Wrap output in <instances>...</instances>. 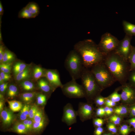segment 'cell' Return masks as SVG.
<instances>
[{
    "instance_id": "6da1fadb",
    "label": "cell",
    "mask_w": 135,
    "mask_h": 135,
    "mask_svg": "<svg viewBox=\"0 0 135 135\" xmlns=\"http://www.w3.org/2000/svg\"><path fill=\"white\" fill-rule=\"evenodd\" d=\"M74 50L80 54L84 66L87 68L103 62L104 58L98 44L90 39L78 42L74 46Z\"/></svg>"
},
{
    "instance_id": "7a4b0ae2",
    "label": "cell",
    "mask_w": 135,
    "mask_h": 135,
    "mask_svg": "<svg viewBox=\"0 0 135 135\" xmlns=\"http://www.w3.org/2000/svg\"><path fill=\"white\" fill-rule=\"evenodd\" d=\"M103 62L116 81L122 85L127 82L130 72L128 60L114 52L105 56Z\"/></svg>"
},
{
    "instance_id": "3957f363",
    "label": "cell",
    "mask_w": 135,
    "mask_h": 135,
    "mask_svg": "<svg viewBox=\"0 0 135 135\" xmlns=\"http://www.w3.org/2000/svg\"><path fill=\"white\" fill-rule=\"evenodd\" d=\"M80 78L82 85L85 92V98L87 102L92 104L95 98L100 95L103 90L98 84L90 70L84 66Z\"/></svg>"
},
{
    "instance_id": "277c9868",
    "label": "cell",
    "mask_w": 135,
    "mask_h": 135,
    "mask_svg": "<svg viewBox=\"0 0 135 135\" xmlns=\"http://www.w3.org/2000/svg\"><path fill=\"white\" fill-rule=\"evenodd\" d=\"M90 70L103 90L116 81L103 61L94 65Z\"/></svg>"
},
{
    "instance_id": "5b68a950",
    "label": "cell",
    "mask_w": 135,
    "mask_h": 135,
    "mask_svg": "<svg viewBox=\"0 0 135 135\" xmlns=\"http://www.w3.org/2000/svg\"><path fill=\"white\" fill-rule=\"evenodd\" d=\"M64 65L72 79L76 80L80 78L84 66L81 57L76 50H74L69 52L65 60Z\"/></svg>"
},
{
    "instance_id": "8992f818",
    "label": "cell",
    "mask_w": 135,
    "mask_h": 135,
    "mask_svg": "<svg viewBox=\"0 0 135 135\" xmlns=\"http://www.w3.org/2000/svg\"><path fill=\"white\" fill-rule=\"evenodd\" d=\"M119 42L116 37L109 33L106 32L102 36L98 45L101 52L105 56L114 52Z\"/></svg>"
},
{
    "instance_id": "52a82bcc",
    "label": "cell",
    "mask_w": 135,
    "mask_h": 135,
    "mask_svg": "<svg viewBox=\"0 0 135 135\" xmlns=\"http://www.w3.org/2000/svg\"><path fill=\"white\" fill-rule=\"evenodd\" d=\"M63 94L70 98H81L85 97L84 90L81 85L77 83L76 80L72 79L63 85L61 88Z\"/></svg>"
},
{
    "instance_id": "ba28073f",
    "label": "cell",
    "mask_w": 135,
    "mask_h": 135,
    "mask_svg": "<svg viewBox=\"0 0 135 135\" xmlns=\"http://www.w3.org/2000/svg\"><path fill=\"white\" fill-rule=\"evenodd\" d=\"M132 36L126 34L124 38L120 41L114 52L125 60H128L132 50L130 42Z\"/></svg>"
},
{
    "instance_id": "9c48e42d",
    "label": "cell",
    "mask_w": 135,
    "mask_h": 135,
    "mask_svg": "<svg viewBox=\"0 0 135 135\" xmlns=\"http://www.w3.org/2000/svg\"><path fill=\"white\" fill-rule=\"evenodd\" d=\"M121 100L126 105H130L135 103V88L128 82L122 85Z\"/></svg>"
},
{
    "instance_id": "30bf717a",
    "label": "cell",
    "mask_w": 135,
    "mask_h": 135,
    "mask_svg": "<svg viewBox=\"0 0 135 135\" xmlns=\"http://www.w3.org/2000/svg\"><path fill=\"white\" fill-rule=\"evenodd\" d=\"M94 108L92 104L80 102L77 111L78 116L82 122L90 119L94 116Z\"/></svg>"
},
{
    "instance_id": "8fae6325",
    "label": "cell",
    "mask_w": 135,
    "mask_h": 135,
    "mask_svg": "<svg viewBox=\"0 0 135 135\" xmlns=\"http://www.w3.org/2000/svg\"><path fill=\"white\" fill-rule=\"evenodd\" d=\"M78 116L77 111L74 110L71 104L68 103L64 107L62 120L68 126H70L76 122Z\"/></svg>"
},
{
    "instance_id": "7c38bea8",
    "label": "cell",
    "mask_w": 135,
    "mask_h": 135,
    "mask_svg": "<svg viewBox=\"0 0 135 135\" xmlns=\"http://www.w3.org/2000/svg\"><path fill=\"white\" fill-rule=\"evenodd\" d=\"M44 77L46 78L54 90L57 88L62 87L59 73L56 69H45Z\"/></svg>"
},
{
    "instance_id": "4fadbf2b",
    "label": "cell",
    "mask_w": 135,
    "mask_h": 135,
    "mask_svg": "<svg viewBox=\"0 0 135 135\" xmlns=\"http://www.w3.org/2000/svg\"><path fill=\"white\" fill-rule=\"evenodd\" d=\"M36 82L40 90L48 96L54 91L46 78H42Z\"/></svg>"
},
{
    "instance_id": "5bb4252c",
    "label": "cell",
    "mask_w": 135,
    "mask_h": 135,
    "mask_svg": "<svg viewBox=\"0 0 135 135\" xmlns=\"http://www.w3.org/2000/svg\"><path fill=\"white\" fill-rule=\"evenodd\" d=\"M0 114L3 124L5 126H9L14 120V114L8 109L2 110Z\"/></svg>"
},
{
    "instance_id": "9a60e30c",
    "label": "cell",
    "mask_w": 135,
    "mask_h": 135,
    "mask_svg": "<svg viewBox=\"0 0 135 135\" xmlns=\"http://www.w3.org/2000/svg\"><path fill=\"white\" fill-rule=\"evenodd\" d=\"M32 66L31 64H29L25 69L19 73L15 77L16 81L19 82L31 79Z\"/></svg>"
},
{
    "instance_id": "2e32d148",
    "label": "cell",
    "mask_w": 135,
    "mask_h": 135,
    "mask_svg": "<svg viewBox=\"0 0 135 135\" xmlns=\"http://www.w3.org/2000/svg\"><path fill=\"white\" fill-rule=\"evenodd\" d=\"M45 69L39 65L32 66L31 77L32 80L36 82L40 78L44 77Z\"/></svg>"
},
{
    "instance_id": "e0dca14e",
    "label": "cell",
    "mask_w": 135,
    "mask_h": 135,
    "mask_svg": "<svg viewBox=\"0 0 135 135\" xmlns=\"http://www.w3.org/2000/svg\"><path fill=\"white\" fill-rule=\"evenodd\" d=\"M29 65L20 61L16 62L13 64L12 69L14 77L25 69Z\"/></svg>"
},
{
    "instance_id": "ac0fdd59",
    "label": "cell",
    "mask_w": 135,
    "mask_h": 135,
    "mask_svg": "<svg viewBox=\"0 0 135 135\" xmlns=\"http://www.w3.org/2000/svg\"><path fill=\"white\" fill-rule=\"evenodd\" d=\"M16 59V56L15 54L7 48H6L1 63H13Z\"/></svg>"
},
{
    "instance_id": "d6986e66",
    "label": "cell",
    "mask_w": 135,
    "mask_h": 135,
    "mask_svg": "<svg viewBox=\"0 0 135 135\" xmlns=\"http://www.w3.org/2000/svg\"><path fill=\"white\" fill-rule=\"evenodd\" d=\"M124 31L126 34L135 36V24L123 20L122 22Z\"/></svg>"
},
{
    "instance_id": "ffe728a7",
    "label": "cell",
    "mask_w": 135,
    "mask_h": 135,
    "mask_svg": "<svg viewBox=\"0 0 135 135\" xmlns=\"http://www.w3.org/2000/svg\"><path fill=\"white\" fill-rule=\"evenodd\" d=\"M32 80H27L19 82L20 86L24 90L29 91L33 90L35 88V85Z\"/></svg>"
},
{
    "instance_id": "44dd1931",
    "label": "cell",
    "mask_w": 135,
    "mask_h": 135,
    "mask_svg": "<svg viewBox=\"0 0 135 135\" xmlns=\"http://www.w3.org/2000/svg\"><path fill=\"white\" fill-rule=\"evenodd\" d=\"M114 112L120 116H126L129 113V107L126 105L116 107L114 109Z\"/></svg>"
},
{
    "instance_id": "7402d4cb",
    "label": "cell",
    "mask_w": 135,
    "mask_h": 135,
    "mask_svg": "<svg viewBox=\"0 0 135 135\" xmlns=\"http://www.w3.org/2000/svg\"><path fill=\"white\" fill-rule=\"evenodd\" d=\"M26 6L30 12L35 17L39 14V7L36 2H30Z\"/></svg>"
},
{
    "instance_id": "603a6c76",
    "label": "cell",
    "mask_w": 135,
    "mask_h": 135,
    "mask_svg": "<svg viewBox=\"0 0 135 135\" xmlns=\"http://www.w3.org/2000/svg\"><path fill=\"white\" fill-rule=\"evenodd\" d=\"M9 107L11 110L16 112L19 111L22 108V105L20 102L16 100H8Z\"/></svg>"
},
{
    "instance_id": "cb8c5ba5",
    "label": "cell",
    "mask_w": 135,
    "mask_h": 135,
    "mask_svg": "<svg viewBox=\"0 0 135 135\" xmlns=\"http://www.w3.org/2000/svg\"><path fill=\"white\" fill-rule=\"evenodd\" d=\"M47 119L45 117L41 122L33 123L32 130L34 132H38L42 130L47 124Z\"/></svg>"
},
{
    "instance_id": "d4e9b609",
    "label": "cell",
    "mask_w": 135,
    "mask_h": 135,
    "mask_svg": "<svg viewBox=\"0 0 135 135\" xmlns=\"http://www.w3.org/2000/svg\"><path fill=\"white\" fill-rule=\"evenodd\" d=\"M128 60L130 64V71L135 70V47L132 46Z\"/></svg>"
},
{
    "instance_id": "484cf974",
    "label": "cell",
    "mask_w": 135,
    "mask_h": 135,
    "mask_svg": "<svg viewBox=\"0 0 135 135\" xmlns=\"http://www.w3.org/2000/svg\"><path fill=\"white\" fill-rule=\"evenodd\" d=\"M18 17L20 18H30L36 17L33 15L25 6L19 12Z\"/></svg>"
},
{
    "instance_id": "4316f807",
    "label": "cell",
    "mask_w": 135,
    "mask_h": 135,
    "mask_svg": "<svg viewBox=\"0 0 135 135\" xmlns=\"http://www.w3.org/2000/svg\"><path fill=\"white\" fill-rule=\"evenodd\" d=\"M13 130L17 133L20 134H27L28 132L22 123H18L16 124L13 128Z\"/></svg>"
},
{
    "instance_id": "83f0119b",
    "label": "cell",
    "mask_w": 135,
    "mask_h": 135,
    "mask_svg": "<svg viewBox=\"0 0 135 135\" xmlns=\"http://www.w3.org/2000/svg\"><path fill=\"white\" fill-rule=\"evenodd\" d=\"M18 92V88L15 85L11 84L8 86L7 94L9 97L13 98L15 97L17 95Z\"/></svg>"
},
{
    "instance_id": "f1b7e54d",
    "label": "cell",
    "mask_w": 135,
    "mask_h": 135,
    "mask_svg": "<svg viewBox=\"0 0 135 135\" xmlns=\"http://www.w3.org/2000/svg\"><path fill=\"white\" fill-rule=\"evenodd\" d=\"M122 86L118 88L115 90L108 97L112 101L117 103L121 100L120 94L118 93V91L120 89H121Z\"/></svg>"
},
{
    "instance_id": "f546056e",
    "label": "cell",
    "mask_w": 135,
    "mask_h": 135,
    "mask_svg": "<svg viewBox=\"0 0 135 135\" xmlns=\"http://www.w3.org/2000/svg\"><path fill=\"white\" fill-rule=\"evenodd\" d=\"M30 107L29 106L25 105L22 108L20 112L19 116L20 120L24 121L28 117Z\"/></svg>"
},
{
    "instance_id": "4dcf8cb0",
    "label": "cell",
    "mask_w": 135,
    "mask_h": 135,
    "mask_svg": "<svg viewBox=\"0 0 135 135\" xmlns=\"http://www.w3.org/2000/svg\"><path fill=\"white\" fill-rule=\"evenodd\" d=\"M36 94V93L34 92H24L22 94L21 98L24 102H29L33 99Z\"/></svg>"
},
{
    "instance_id": "1f68e13d",
    "label": "cell",
    "mask_w": 135,
    "mask_h": 135,
    "mask_svg": "<svg viewBox=\"0 0 135 135\" xmlns=\"http://www.w3.org/2000/svg\"><path fill=\"white\" fill-rule=\"evenodd\" d=\"M48 95L43 93L38 94L36 97V101L38 104L40 105H45L46 102Z\"/></svg>"
},
{
    "instance_id": "d6a6232c",
    "label": "cell",
    "mask_w": 135,
    "mask_h": 135,
    "mask_svg": "<svg viewBox=\"0 0 135 135\" xmlns=\"http://www.w3.org/2000/svg\"><path fill=\"white\" fill-rule=\"evenodd\" d=\"M13 63L9 64H0V71L5 73L10 74Z\"/></svg>"
},
{
    "instance_id": "836d02e7",
    "label": "cell",
    "mask_w": 135,
    "mask_h": 135,
    "mask_svg": "<svg viewBox=\"0 0 135 135\" xmlns=\"http://www.w3.org/2000/svg\"><path fill=\"white\" fill-rule=\"evenodd\" d=\"M131 130L130 126L126 124L122 125L119 128V132L121 135H128Z\"/></svg>"
},
{
    "instance_id": "e575fe53",
    "label": "cell",
    "mask_w": 135,
    "mask_h": 135,
    "mask_svg": "<svg viewBox=\"0 0 135 135\" xmlns=\"http://www.w3.org/2000/svg\"><path fill=\"white\" fill-rule=\"evenodd\" d=\"M45 117L43 111L38 110L36 112L33 120L34 122H39Z\"/></svg>"
},
{
    "instance_id": "d590c367",
    "label": "cell",
    "mask_w": 135,
    "mask_h": 135,
    "mask_svg": "<svg viewBox=\"0 0 135 135\" xmlns=\"http://www.w3.org/2000/svg\"><path fill=\"white\" fill-rule=\"evenodd\" d=\"M128 81L129 84L135 88V70L130 71Z\"/></svg>"
},
{
    "instance_id": "8d00e7d4",
    "label": "cell",
    "mask_w": 135,
    "mask_h": 135,
    "mask_svg": "<svg viewBox=\"0 0 135 135\" xmlns=\"http://www.w3.org/2000/svg\"><path fill=\"white\" fill-rule=\"evenodd\" d=\"M105 98L100 95L97 96L94 99V102L98 106H101L105 104Z\"/></svg>"
},
{
    "instance_id": "74e56055",
    "label": "cell",
    "mask_w": 135,
    "mask_h": 135,
    "mask_svg": "<svg viewBox=\"0 0 135 135\" xmlns=\"http://www.w3.org/2000/svg\"><path fill=\"white\" fill-rule=\"evenodd\" d=\"M38 110V107L35 105L32 106L30 107L28 116L29 119L33 120L36 112Z\"/></svg>"
},
{
    "instance_id": "f35d334b",
    "label": "cell",
    "mask_w": 135,
    "mask_h": 135,
    "mask_svg": "<svg viewBox=\"0 0 135 135\" xmlns=\"http://www.w3.org/2000/svg\"><path fill=\"white\" fill-rule=\"evenodd\" d=\"M93 122L94 126L96 127H100L103 125L104 120L101 118H94L93 119Z\"/></svg>"
},
{
    "instance_id": "ab89813d",
    "label": "cell",
    "mask_w": 135,
    "mask_h": 135,
    "mask_svg": "<svg viewBox=\"0 0 135 135\" xmlns=\"http://www.w3.org/2000/svg\"><path fill=\"white\" fill-rule=\"evenodd\" d=\"M105 114L104 108L99 107L96 109L95 115L97 117H101Z\"/></svg>"
},
{
    "instance_id": "60d3db41",
    "label": "cell",
    "mask_w": 135,
    "mask_h": 135,
    "mask_svg": "<svg viewBox=\"0 0 135 135\" xmlns=\"http://www.w3.org/2000/svg\"><path fill=\"white\" fill-rule=\"evenodd\" d=\"M0 76L4 82H8L12 78L10 74H7L0 71Z\"/></svg>"
},
{
    "instance_id": "b9f144b4",
    "label": "cell",
    "mask_w": 135,
    "mask_h": 135,
    "mask_svg": "<svg viewBox=\"0 0 135 135\" xmlns=\"http://www.w3.org/2000/svg\"><path fill=\"white\" fill-rule=\"evenodd\" d=\"M107 128L108 130L113 134L117 132V130L116 125L110 122L108 124Z\"/></svg>"
},
{
    "instance_id": "7bdbcfd3",
    "label": "cell",
    "mask_w": 135,
    "mask_h": 135,
    "mask_svg": "<svg viewBox=\"0 0 135 135\" xmlns=\"http://www.w3.org/2000/svg\"><path fill=\"white\" fill-rule=\"evenodd\" d=\"M0 40V64L2 62L6 48L2 41V40Z\"/></svg>"
},
{
    "instance_id": "ee69618b",
    "label": "cell",
    "mask_w": 135,
    "mask_h": 135,
    "mask_svg": "<svg viewBox=\"0 0 135 135\" xmlns=\"http://www.w3.org/2000/svg\"><path fill=\"white\" fill-rule=\"evenodd\" d=\"M104 104L106 106L110 107H113L116 105V103L112 101L108 97H107L105 98Z\"/></svg>"
},
{
    "instance_id": "f6af8a7d",
    "label": "cell",
    "mask_w": 135,
    "mask_h": 135,
    "mask_svg": "<svg viewBox=\"0 0 135 135\" xmlns=\"http://www.w3.org/2000/svg\"><path fill=\"white\" fill-rule=\"evenodd\" d=\"M129 107V116L130 118L135 117V108L132 104L130 105Z\"/></svg>"
},
{
    "instance_id": "bcb514c9",
    "label": "cell",
    "mask_w": 135,
    "mask_h": 135,
    "mask_svg": "<svg viewBox=\"0 0 135 135\" xmlns=\"http://www.w3.org/2000/svg\"><path fill=\"white\" fill-rule=\"evenodd\" d=\"M103 130V128L102 127L96 128L94 132V135H101Z\"/></svg>"
},
{
    "instance_id": "7dc6e473",
    "label": "cell",
    "mask_w": 135,
    "mask_h": 135,
    "mask_svg": "<svg viewBox=\"0 0 135 135\" xmlns=\"http://www.w3.org/2000/svg\"><path fill=\"white\" fill-rule=\"evenodd\" d=\"M109 119H113L120 122H121L122 120L121 116L116 114L114 115L110 116Z\"/></svg>"
},
{
    "instance_id": "c3c4849f",
    "label": "cell",
    "mask_w": 135,
    "mask_h": 135,
    "mask_svg": "<svg viewBox=\"0 0 135 135\" xmlns=\"http://www.w3.org/2000/svg\"><path fill=\"white\" fill-rule=\"evenodd\" d=\"M32 120L29 119L28 123L27 129L28 132H30L32 130L33 122Z\"/></svg>"
},
{
    "instance_id": "681fc988",
    "label": "cell",
    "mask_w": 135,
    "mask_h": 135,
    "mask_svg": "<svg viewBox=\"0 0 135 135\" xmlns=\"http://www.w3.org/2000/svg\"><path fill=\"white\" fill-rule=\"evenodd\" d=\"M127 122L130 126H132L135 124V117L129 119L127 120Z\"/></svg>"
},
{
    "instance_id": "f907efd6",
    "label": "cell",
    "mask_w": 135,
    "mask_h": 135,
    "mask_svg": "<svg viewBox=\"0 0 135 135\" xmlns=\"http://www.w3.org/2000/svg\"><path fill=\"white\" fill-rule=\"evenodd\" d=\"M8 82L5 86L0 87V91L1 93H3L6 91L8 86Z\"/></svg>"
},
{
    "instance_id": "816d5d0a",
    "label": "cell",
    "mask_w": 135,
    "mask_h": 135,
    "mask_svg": "<svg viewBox=\"0 0 135 135\" xmlns=\"http://www.w3.org/2000/svg\"><path fill=\"white\" fill-rule=\"evenodd\" d=\"M4 9L2 6L1 2L0 1V18L3 15L4 13Z\"/></svg>"
},
{
    "instance_id": "f5cc1de1",
    "label": "cell",
    "mask_w": 135,
    "mask_h": 135,
    "mask_svg": "<svg viewBox=\"0 0 135 135\" xmlns=\"http://www.w3.org/2000/svg\"><path fill=\"white\" fill-rule=\"evenodd\" d=\"M114 112V109L112 107H109V110L108 116H110Z\"/></svg>"
},
{
    "instance_id": "db71d44e",
    "label": "cell",
    "mask_w": 135,
    "mask_h": 135,
    "mask_svg": "<svg viewBox=\"0 0 135 135\" xmlns=\"http://www.w3.org/2000/svg\"><path fill=\"white\" fill-rule=\"evenodd\" d=\"M4 106V102L2 100L0 101V112L2 110Z\"/></svg>"
},
{
    "instance_id": "11a10c76",
    "label": "cell",
    "mask_w": 135,
    "mask_h": 135,
    "mask_svg": "<svg viewBox=\"0 0 135 135\" xmlns=\"http://www.w3.org/2000/svg\"><path fill=\"white\" fill-rule=\"evenodd\" d=\"M104 108L106 114L108 116L109 110V107L106 106L105 107H104Z\"/></svg>"
},
{
    "instance_id": "9f6ffc18",
    "label": "cell",
    "mask_w": 135,
    "mask_h": 135,
    "mask_svg": "<svg viewBox=\"0 0 135 135\" xmlns=\"http://www.w3.org/2000/svg\"><path fill=\"white\" fill-rule=\"evenodd\" d=\"M4 82L1 76H0V84Z\"/></svg>"
},
{
    "instance_id": "6f0895ef",
    "label": "cell",
    "mask_w": 135,
    "mask_h": 135,
    "mask_svg": "<svg viewBox=\"0 0 135 135\" xmlns=\"http://www.w3.org/2000/svg\"><path fill=\"white\" fill-rule=\"evenodd\" d=\"M103 135H112V134L110 133H106Z\"/></svg>"
},
{
    "instance_id": "680465c9",
    "label": "cell",
    "mask_w": 135,
    "mask_h": 135,
    "mask_svg": "<svg viewBox=\"0 0 135 135\" xmlns=\"http://www.w3.org/2000/svg\"><path fill=\"white\" fill-rule=\"evenodd\" d=\"M133 130L135 131V124L132 126Z\"/></svg>"
},
{
    "instance_id": "91938a15",
    "label": "cell",
    "mask_w": 135,
    "mask_h": 135,
    "mask_svg": "<svg viewBox=\"0 0 135 135\" xmlns=\"http://www.w3.org/2000/svg\"><path fill=\"white\" fill-rule=\"evenodd\" d=\"M132 105H133L134 107V108H135V104H132Z\"/></svg>"
},
{
    "instance_id": "94428289",
    "label": "cell",
    "mask_w": 135,
    "mask_h": 135,
    "mask_svg": "<svg viewBox=\"0 0 135 135\" xmlns=\"http://www.w3.org/2000/svg\"><path fill=\"white\" fill-rule=\"evenodd\" d=\"M134 104H135V103H134Z\"/></svg>"
}]
</instances>
